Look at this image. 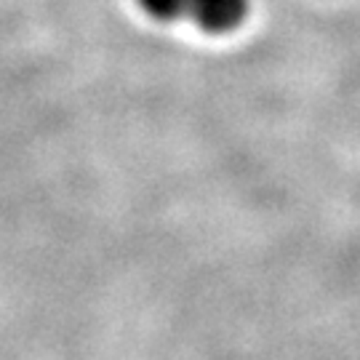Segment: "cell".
I'll return each instance as SVG.
<instances>
[{"label": "cell", "mask_w": 360, "mask_h": 360, "mask_svg": "<svg viewBox=\"0 0 360 360\" xmlns=\"http://www.w3.org/2000/svg\"><path fill=\"white\" fill-rule=\"evenodd\" d=\"M158 22L190 19L206 32H230L243 25L248 0H136Z\"/></svg>", "instance_id": "obj_1"}]
</instances>
